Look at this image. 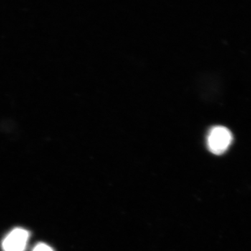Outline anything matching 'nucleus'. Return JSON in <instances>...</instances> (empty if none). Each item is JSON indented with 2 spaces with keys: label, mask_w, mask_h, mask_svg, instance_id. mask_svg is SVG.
<instances>
[{
  "label": "nucleus",
  "mask_w": 251,
  "mask_h": 251,
  "mask_svg": "<svg viewBox=\"0 0 251 251\" xmlns=\"http://www.w3.org/2000/svg\"><path fill=\"white\" fill-rule=\"evenodd\" d=\"M233 136L228 128L222 126L213 127L207 136V146L214 154L221 155L228 150Z\"/></svg>",
  "instance_id": "f257e3e1"
},
{
  "label": "nucleus",
  "mask_w": 251,
  "mask_h": 251,
  "mask_svg": "<svg viewBox=\"0 0 251 251\" xmlns=\"http://www.w3.org/2000/svg\"><path fill=\"white\" fill-rule=\"evenodd\" d=\"M33 251H54L52 250V248L49 247L47 244H44V243H40L38 244L33 249Z\"/></svg>",
  "instance_id": "7ed1b4c3"
},
{
  "label": "nucleus",
  "mask_w": 251,
  "mask_h": 251,
  "mask_svg": "<svg viewBox=\"0 0 251 251\" xmlns=\"http://www.w3.org/2000/svg\"><path fill=\"white\" fill-rule=\"evenodd\" d=\"M29 233L23 228H15L5 237L2 242L4 251H25L29 240Z\"/></svg>",
  "instance_id": "f03ea898"
}]
</instances>
